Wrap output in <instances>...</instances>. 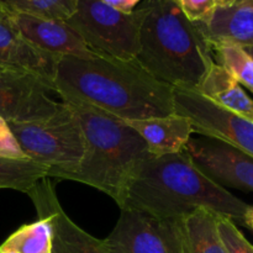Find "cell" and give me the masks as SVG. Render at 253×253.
I'll return each mask as SVG.
<instances>
[{"instance_id":"ba28073f","label":"cell","mask_w":253,"mask_h":253,"mask_svg":"<svg viewBox=\"0 0 253 253\" xmlns=\"http://www.w3.org/2000/svg\"><path fill=\"white\" fill-rule=\"evenodd\" d=\"M120 210L115 227L104 239L109 253H183L175 220Z\"/></svg>"},{"instance_id":"cb8c5ba5","label":"cell","mask_w":253,"mask_h":253,"mask_svg":"<svg viewBox=\"0 0 253 253\" xmlns=\"http://www.w3.org/2000/svg\"><path fill=\"white\" fill-rule=\"evenodd\" d=\"M0 156L14 160L27 158L22 152L14 132L10 128L9 123L0 116Z\"/></svg>"},{"instance_id":"484cf974","label":"cell","mask_w":253,"mask_h":253,"mask_svg":"<svg viewBox=\"0 0 253 253\" xmlns=\"http://www.w3.org/2000/svg\"><path fill=\"white\" fill-rule=\"evenodd\" d=\"M244 222L247 225V226L250 227V229L252 230V232H253V211H252V207H250L249 210H247L246 215H245Z\"/></svg>"},{"instance_id":"f1b7e54d","label":"cell","mask_w":253,"mask_h":253,"mask_svg":"<svg viewBox=\"0 0 253 253\" xmlns=\"http://www.w3.org/2000/svg\"><path fill=\"white\" fill-rule=\"evenodd\" d=\"M245 49H246L247 53H249L250 56H251L252 58H253V47H246V48H245Z\"/></svg>"},{"instance_id":"4fadbf2b","label":"cell","mask_w":253,"mask_h":253,"mask_svg":"<svg viewBox=\"0 0 253 253\" xmlns=\"http://www.w3.org/2000/svg\"><path fill=\"white\" fill-rule=\"evenodd\" d=\"M58 59L30 44L14 26L7 12L0 9V68L37 74L53 86Z\"/></svg>"},{"instance_id":"f546056e","label":"cell","mask_w":253,"mask_h":253,"mask_svg":"<svg viewBox=\"0 0 253 253\" xmlns=\"http://www.w3.org/2000/svg\"><path fill=\"white\" fill-rule=\"evenodd\" d=\"M0 71H2V68H0Z\"/></svg>"},{"instance_id":"6da1fadb","label":"cell","mask_w":253,"mask_h":253,"mask_svg":"<svg viewBox=\"0 0 253 253\" xmlns=\"http://www.w3.org/2000/svg\"><path fill=\"white\" fill-rule=\"evenodd\" d=\"M53 91L62 100L95 106L121 120L174 114L173 88L151 76L136 61L61 57Z\"/></svg>"},{"instance_id":"83f0119b","label":"cell","mask_w":253,"mask_h":253,"mask_svg":"<svg viewBox=\"0 0 253 253\" xmlns=\"http://www.w3.org/2000/svg\"><path fill=\"white\" fill-rule=\"evenodd\" d=\"M237 2H240V4H245V5H247V6L253 7V0H239Z\"/></svg>"},{"instance_id":"44dd1931","label":"cell","mask_w":253,"mask_h":253,"mask_svg":"<svg viewBox=\"0 0 253 253\" xmlns=\"http://www.w3.org/2000/svg\"><path fill=\"white\" fill-rule=\"evenodd\" d=\"M0 9L42 19L67 21L77 9V0H0Z\"/></svg>"},{"instance_id":"9a60e30c","label":"cell","mask_w":253,"mask_h":253,"mask_svg":"<svg viewBox=\"0 0 253 253\" xmlns=\"http://www.w3.org/2000/svg\"><path fill=\"white\" fill-rule=\"evenodd\" d=\"M209 42L253 47V7L236 2L226 7H215L205 20L195 22Z\"/></svg>"},{"instance_id":"8fae6325","label":"cell","mask_w":253,"mask_h":253,"mask_svg":"<svg viewBox=\"0 0 253 253\" xmlns=\"http://www.w3.org/2000/svg\"><path fill=\"white\" fill-rule=\"evenodd\" d=\"M184 151L202 172L221 187L253 192V158L246 153L210 137L190 138Z\"/></svg>"},{"instance_id":"5bb4252c","label":"cell","mask_w":253,"mask_h":253,"mask_svg":"<svg viewBox=\"0 0 253 253\" xmlns=\"http://www.w3.org/2000/svg\"><path fill=\"white\" fill-rule=\"evenodd\" d=\"M124 121L143 138L155 157L182 152L194 133L190 121L177 113L160 118Z\"/></svg>"},{"instance_id":"2e32d148","label":"cell","mask_w":253,"mask_h":253,"mask_svg":"<svg viewBox=\"0 0 253 253\" xmlns=\"http://www.w3.org/2000/svg\"><path fill=\"white\" fill-rule=\"evenodd\" d=\"M195 91L217 105L253 121V100L225 68L214 63Z\"/></svg>"},{"instance_id":"9c48e42d","label":"cell","mask_w":253,"mask_h":253,"mask_svg":"<svg viewBox=\"0 0 253 253\" xmlns=\"http://www.w3.org/2000/svg\"><path fill=\"white\" fill-rule=\"evenodd\" d=\"M51 83L25 71H0V116L7 123H29L51 118L63 103L48 96Z\"/></svg>"},{"instance_id":"3957f363","label":"cell","mask_w":253,"mask_h":253,"mask_svg":"<svg viewBox=\"0 0 253 253\" xmlns=\"http://www.w3.org/2000/svg\"><path fill=\"white\" fill-rule=\"evenodd\" d=\"M135 61L173 89L197 90L212 64L211 47L173 0H146Z\"/></svg>"},{"instance_id":"7402d4cb","label":"cell","mask_w":253,"mask_h":253,"mask_svg":"<svg viewBox=\"0 0 253 253\" xmlns=\"http://www.w3.org/2000/svg\"><path fill=\"white\" fill-rule=\"evenodd\" d=\"M217 230L227 253H253V245L247 241L232 219L217 215Z\"/></svg>"},{"instance_id":"ac0fdd59","label":"cell","mask_w":253,"mask_h":253,"mask_svg":"<svg viewBox=\"0 0 253 253\" xmlns=\"http://www.w3.org/2000/svg\"><path fill=\"white\" fill-rule=\"evenodd\" d=\"M52 226L46 217L20 226L1 245L0 253H51Z\"/></svg>"},{"instance_id":"30bf717a","label":"cell","mask_w":253,"mask_h":253,"mask_svg":"<svg viewBox=\"0 0 253 253\" xmlns=\"http://www.w3.org/2000/svg\"><path fill=\"white\" fill-rule=\"evenodd\" d=\"M26 194L39 217H46L51 222V253H109L105 240L91 236L64 212L48 177L39 180Z\"/></svg>"},{"instance_id":"d6986e66","label":"cell","mask_w":253,"mask_h":253,"mask_svg":"<svg viewBox=\"0 0 253 253\" xmlns=\"http://www.w3.org/2000/svg\"><path fill=\"white\" fill-rule=\"evenodd\" d=\"M46 177H48V168L29 158L14 160L0 156V189H12L26 194Z\"/></svg>"},{"instance_id":"7c38bea8","label":"cell","mask_w":253,"mask_h":253,"mask_svg":"<svg viewBox=\"0 0 253 253\" xmlns=\"http://www.w3.org/2000/svg\"><path fill=\"white\" fill-rule=\"evenodd\" d=\"M7 15L20 35L30 44L44 53L58 58H94L99 56L86 46L83 39L66 21L42 19L16 12H7Z\"/></svg>"},{"instance_id":"52a82bcc","label":"cell","mask_w":253,"mask_h":253,"mask_svg":"<svg viewBox=\"0 0 253 253\" xmlns=\"http://www.w3.org/2000/svg\"><path fill=\"white\" fill-rule=\"evenodd\" d=\"M174 111L194 132L227 143L253 158V121L227 110L195 90L173 89Z\"/></svg>"},{"instance_id":"277c9868","label":"cell","mask_w":253,"mask_h":253,"mask_svg":"<svg viewBox=\"0 0 253 253\" xmlns=\"http://www.w3.org/2000/svg\"><path fill=\"white\" fill-rule=\"evenodd\" d=\"M63 101L78 119L85 143L81 166L66 180L95 188L119 205L136 168L152 156L147 143L121 119L82 101Z\"/></svg>"},{"instance_id":"4dcf8cb0","label":"cell","mask_w":253,"mask_h":253,"mask_svg":"<svg viewBox=\"0 0 253 253\" xmlns=\"http://www.w3.org/2000/svg\"><path fill=\"white\" fill-rule=\"evenodd\" d=\"M252 211H253V207H252Z\"/></svg>"},{"instance_id":"4316f807","label":"cell","mask_w":253,"mask_h":253,"mask_svg":"<svg viewBox=\"0 0 253 253\" xmlns=\"http://www.w3.org/2000/svg\"><path fill=\"white\" fill-rule=\"evenodd\" d=\"M239 0H214L215 5L217 7H226L231 6V5H235Z\"/></svg>"},{"instance_id":"e0dca14e","label":"cell","mask_w":253,"mask_h":253,"mask_svg":"<svg viewBox=\"0 0 253 253\" xmlns=\"http://www.w3.org/2000/svg\"><path fill=\"white\" fill-rule=\"evenodd\" d=\"M183 253H227L217 230V214L197 209L175 220Z\"/></svg>"},{"instance_id":"7a4b0ae2","label":"cell","mask_w":253,"mask_h":253,"mask_svg":"<svg viewBox=\"0 0 253 253\" xmlns=\"http://www.w3.org/2000/svg\"><path fill=\"white\" fill-rule=\"evenodd\" d=\"M251 205L210 179L185 151L151 156L128 180L120 209L137 210L162 220H179L197 209H208L244 221Z\"/></svg>"},{"instance_id":"603a6c76","label":"cell","mask_w":253,"mask_h":253,"mask_svg":"<svg viewBox=\"0 0 253 253\" xmlns=\"http://www.w3.org/2000/svg\"><path fill=\"white\" fill-rule=\"evenodd\" d=\"M188 20L199 22L207 19L216 7L214 0H173Z\"/></svg>"},{"instance_id":"ffe728a7","label":"cell","mask_w":253,"mask_h":253,"mask_svg":"<svg viewBox=\"0 0 253 253\" xmlns=\"http://www.w3.org/2000/svg\"><path fill=\"white\" fill-rule=\"evenodd\" d=\"M215 63L226 69L253 94V58L244 47L232 43L210 44Z\"/></svg>"},{"instance_id":"d4e9b609","label":"cell","mask_w":253,"mask_h":253,"mask_svg":"<svg viewBox=\"0 0 253 253\" xmlns=\"http://www.w3.org/2000/svg\"><path fill=\"white\" fill-rule=\"evenodd\" d=\"M101 1L109 6L114 7V9L119 10V11L128 14V12H132L135 10V7L137 6L141 0H101Z\"/></svg>"},{"instance_id":"8992f818","label":"cell","mask_w":253,"mask_h":253,"mask_svg":"<svg viewBox=\"0 0 253 253\" xmlns=\"http://www.w3.org/2000/svg\"><path fill=\"white\" fill-rule=\"evenodd\" d=\"M145 12L143 5L126 14L101 0H77L76 11L66 22L99 56L135 61Z\"/></svg>"},{"instance_id":"5b68a950","label":"cell","mask_w":253,"mask_h":253,"mask_svg":"<svg viewBox=\"0 0 253 253\" xmlns=\"http://www.w3.org/2000/svg\"><path fill=\"white\" fill-rule=\"evenodd\" d=\"M51 118L29 123H9L29 160L48 168V178L66 180L81 166L85 150L81 124L64 101Z\"/></svg>"}]
</instances>
